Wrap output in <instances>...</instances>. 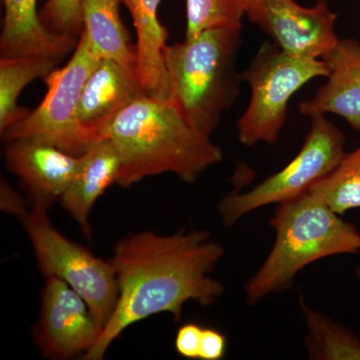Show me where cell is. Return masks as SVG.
<instances>
[{"mask_svg":"<svg viewBox=\"0 0 360 360\" xmlns=\"http://www.w3.org/2000/svg\"><path fill=\"white\" fill-rule=\"evenodd\" d=\"M7 167L21 180L33 201L46 207L60 200L75 176L79 156L56 146L30 141L8 142Z\"/></svg>","mask_w":360,"mask_h":360,"instance_id":"cell-12","label":"cell"},{"mask_svg":"<svg viewBox=\"0 0 360 360\" xmlns=\"http://www.w3.org/2000/svg\"><path fill=\"white\" fill-rule=\"evenodd\" d=\"M246 0H186V39L217 27H243Z\"/></svg>","mask_w":360,"mask_h":360,"instance_id":"cell-21","label":"cell"},{"mask_svg":"<svg viewBox=\"0 0 360 360\" xmlns=\"http://www.w3.org/2000/svg\"><path fill=\"white\" fill-rule=\"evenodd\" d=\"M103 328L89 305L65 281L45 277L40 316L34 340L42 355L51 359H70L96 345Z\"/></svg>","mask_w":360,"mask_h":360,"instance_id":"cell-10","label":"cell"},{"mask_svg":"<svg viewBox=\"0 0 360 360\" xmlns=\"http://www.w3.org/2000/svg\"><path fill=\"white\" fill-rule=\"evenodd\" d=\"M300 153L283 169L243 193L224 196L217 210L224 226H233L248 213L307 193L330 174L345 155V136L326 115L312 116Z\"/></svg>","mask_w":360,"mask_h":360,"instance_id":"cell-8","label":"cell"},{"mask_svg":"<svg viewBox=\"0 0 360 360\" xmlns=\"http://www.w3.org/2000/svg\"><path fill=\"white\" fill-rule=\"evenodd\" d=\"M39 16L45 27L56 34L77 39L84 32L80 0H47Z\"/></svg>","mask_w":360,"mask_h":360,"instance_id":"cell-22","label":"cell"},{"mask_svg":"<svg viewBox=\"0 0 360 360\" xmlns=\"http://www.w3.org/2000/svg\"><path fill=\"white\" fill-rule=\"evenodd\" d=\"M21 220L40 271L44 277H58L82 295L103 330L118 300L117 278L110 259H101L65 238L52 224L46 206L40 201H33L32 210Z\"/></svg>","mask_w":360,"mask_h":360,"instance_id":"cell-7","label":"cell"},{"mask_svg":"<svg viewBox=\"0 0 360 360\" xmlns=\"http://www.w3.org/2000/svg\"><path fill=\"white\" fill-rule=\"evenodd\" d=\"M323 60L328 66V82L311 98L300 103V113L309 117L338 115L360 132L359 40L340 39Z\"/></svg>","mask_w":360,"mask_h":360,"instance_id":"cell-13","label":"cell"},{"mask_svg":"<svg viewBox=\"0 0 360 360\" xmlns=\"http://www.w3.org/2000/svg\"><path fill=\"white\" fill-rule=\"evenodd\" d=\"M227 349L226 336L217 329L203 328L201 333L200 359L220 360Z\"/></svg>","mask_w":360,"mask_h":360,"instance_id":"cell-24","label":"cell"},{"mask_svg":"<svg viewBox=\"0 0 360 360\" xmlns=\"http://www.w3.org/2000/svg\"><path fill=\"white\" fill-rule=\"evenodd\" d=\"M4 4L1 58L47 56L61 59L77 46V39L56 34L45 27L37 13V0H4Z\"/></svg>","mask_w":360,"mask_h":360,"instance_id":"cell-15","label":"cell"},{"mask_svg":"<svg viewBox=\"0 0 360 360\" xmlns=\"http://www.w3.org/2000/svg\"><path fill=\"white\" fill-rule=\"evenodd\" d=\"M356 276L360 279V264L359 265V267H357L356 269Z\"/></svg>","mask_w":360,"mask_h":360,"instance_id":"cell-26","label":"cell"},{"mask_svg":"<svg viewBox=\"0 0 360 360\" xmlns=\"http://www.w3.org/2000/svg\"><path fill=\"white\" fill-rule=\"evenodd\" d=\"M300 307L307 328L309 359L360 360V338L354 333L310 307L302 296Z\"/></svg>","mask_w":360,"mask_h":360,"instance_id":"cell-19","label":"cell"},{"mask_svg":"<svg viewBox=\"0 0 360 360\" xmlns=\"http://www.w3.org/2000/svg\"><path fill=\"white\" fill-rule=\"evenodd\" d=\"M241 30L210 28L165 47L169 101L191 127L210 137L240 92L236 63Z\"/></svg>","mask_w":360,"mask_h":360,"instance_id":"cell-4","label":"cell"},{"mask_svg":"<svg viewBox=\"0 0 360 360\" xmlns=\"http://www.w3.org/2000/svg\"><path fill=\"white\" fill-rule=\"evenodd\" d=\"M101 60L82 32L68 65L54 70L44 78L47 92L42 103L1 132L2 139L7 143L15 141L40 142L70 155H84L99 139L78 122V104L87 78Z\"/></svg>","mask_w":360,"mask_h":360,"instance_id":"cell-6","label":"cell"},{"mask_svg":"<svg viewBox=\"0 0 360 360\" xmlns=\"http://www.w3.org/2000/svg\"><path fill=\"white\" fill-rule=\"evenodd\" d=\"M161 0H122L129 9L136 32V70L148 96L170 99L165 51L167 32L158 20Z\"/></svg>","mask_w":360,"mask_h":360,"instance_id":"cell-16","label":"cell"},{"mask_svg":"<svg viewBox=\"0 0 360 360\" xmlns=\"http://www.w3.org/2000/svg\"><path fill=\"white\" fill-rule=\"evenodd\" d=\"M143 96L148 94L136 65L101 59L82 89L78 104V122L97 139H103L113 118Z\"/></svg>","mask_w":360,"mask_h":360,"instance_id":"cell-11","label":"cell"},{"mask_svg":"<svg viewBox=\"0 0 360 360\" xmlns=\"http://www.w3.org/2000/svg\"><path fill=\"white\" fill-rule=\"evenodd\" d=\"M224 255L222 245L206 231L169 236L146 231L120 238L110 258L117 278V304L82 359H103L125 329L153 315L169 314L179 321L186 302L212 305L224 292V284L210 276Z\"/></svg>","mask_w":360,"mask_h":360,"instance_id":"cell-1","label":"cell"},{"mask_svg":"<svg viewBox=\"0 0 360 360\" xmlns=\"http://www.w3.org/2000/svg\"><path fill=\"white\" fill-rule=\"evenodd\" d=\"M106 136L122 158L116 184L124 188L161 174L191 184L224 160L221 148L191 127L169 99L139 97L113 118Z\"/></svg>","mask_w":360,"mask_h":360,"instance_id":"cell-2","label":"cell"},{"mask_svg":"<svg viewBox=\"0 0 360 360\" xmlns=\"http://www.w3.org/2000/svg\"><path fill=\"white\" fill-rule=\"evenodd\" d=\"M309 191L321 196L338 214L360 208V146L345 153L335 169Z\"/></svg>","mask_w":360,"mask_h":360,"instance_id":"cell-20","label":"cell"},{"mask_svg":"<svg viewBox=\"0 0 360 360\" xmlns=\"http://www.w3.org/2000/svg\"><path fill=\"white\" fill-rule=\"evenodd\" d=\"M202 329L196 323H186L180 326L175 338V349L180 356L187 359H200Z\"/></svg>","mask_w":360,"mask_h":360,"instance_id":"cell-23","label":"cell"},{"mask_svg":"<svg viewBox=\"0 0 360 360\" xmlns=\"http://www.w3.org/2000/svg\"><path fill=\"white\" fill-rule=\"evenodd\" d=\"M0 206L4 212L22 217L27 212L25 201L6 179H1L0 186Z\"/></svg>","mask_w":360,"mask_h":360,"instance_id":"cell-25","label":"cell"},{"mask_svg":"<svg viewBox=\"0 0 360 360\" xmlns=\"http://www.w3.org/2000/svg\"><path fill=\"white\" fill-rule=\"evenodd\" d=\"M120 4L122 0H80L84 32L98 58L135 65V46L120 18Z\"/></svg>","mask_w":360,"mask_h":360,"instance_id":"cell-17","label":"cell"},{"mask_svg":"<svg viewBox=\"0 0 360 360\" xmlns=\"http://www.w3.org/2000/svg\"><path fill=\"white\" fill-rule=\"evenodd\" d=\"M311 191L278 203L269 224L276 241L269 257L245 285L246 302L257 304L292 285L298 272L322 258L354 255L360 234Z\"/></svg>","mask_w":360,"mask_h":360,"instance_id":"cell-3","label":"cell"},{"mask_svg":"<svg viewBox=\"0 0 360 360\" xmlns=\"http://www.w3.org/2000/svg\"><path fill=\"white\" fill-rule=\"evenodd\" d=\"M328 72L323 59L290 56L274 42L265 41L241 72L250 99L236 125L240 143L253 148L278 141L291 97L310 80L328 77Z\"/></svg>","mask_w":360,"mask_h":360,"instance_id":"cell-5","label":"cell"},{"mask_svg":"<svg viewBox=\"0 0 360 360\" xmlns=\"http://www.w3.org/2000/svg\"><path fill=\"white\" fill-rule=\"evenodd\" d=\"M245 16L281 51L297 58L323 59L340 41L336 14L326 0L311 7L295 0H246Z\"/></svg>","mask_w":360,"mask_h":360,"instance_id":"cell-9","label":"cell"},{"mask_svg":"<svg viewBox=\"0 0 360 360\" xmlns=\"http://www.w3.org/2000/svg\"><path fill=\"white\" fill-rule=\"evenodd\" d=\"M60 58L47 56H23L0 59V132L20 122L30 110L18 105L26 85L45 78L56 70Z\"/></svg>","mask_w":360,"mask_h":360,"instance_id":"cell-18","label":"cell"},{"mask_svg":"<svg viewBox=\"0 0 360 360\" xmlns=\"http://www.w3.org/2000/svg\"><path fill=\"white\" fill-rule=\"evenodd\" d=\"M120 168V153L108 136L94 142L79 156L77 172L60 201L86 238L91 236L90 212L106 189L116 184Z\"/></svg>","mask_w":360,"mask_h":360,"instance_id":"cell-14","label":"cell"}]
</instances>
